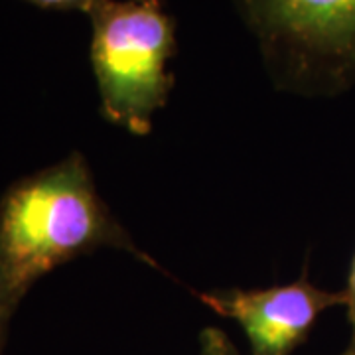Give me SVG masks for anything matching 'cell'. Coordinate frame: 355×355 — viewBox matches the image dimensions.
Instances as JSON below:
<instances>
[{
    "label": "cell",
    "instance_id": "2",
    "mask_svg": "<svg viewBox=\"0 0 355 355\" xmlns=\"http://www.w3.org/2000/svg\"><path fill=\"white\" fill-rule=\"evenodd\" d=\"M87 14L103 116L132 135L150 132L174 85L166 71L176 53L172 18L162 0H95Z\"/></svg>",
    "mask_w": 355,
    "mask_h": 355
},
{
    "label": "cell",
    "instance_id": "9",
    "mask_svg": "<svg viewBox=\"0 0 355 355\" xmlns=\"http://www.w3.org/2000/svg\"><path fill=\"white\" fill-rule=\"evenodd\" d=\"M340 355H355V354H354V352H347V349H343V352Z\"/></svg>",
    "mask_w": 355,
    "mask_h": 355
},
{
    "label": "cell",
    "instance_id": "8",
    "mask_svg": "<svg viewBox=\"0 0 355 355\" xmlns=\"http://www.w3.org/2000/svg\"><path fill=\"white\" fill-rule=\"evenodd\" d=\"M16 308L2 304L0 302V355H4L6 340H8V330H10V322H12Z\"/></svg>",
    "mask_w": 355,
    "mask_h": 355
},
{
    "label": "cell",
    "instance_id": "1",
    "mask_svg": "<svg viewBox=\"0 0 355 355\" xmlns=\"http://www.w3.org/2000/svg\"><path fill=\"white\" fill-rule=\"evenodd\" d=\"M105 247L158 268L103 202L83 154L16 180L0 200V302L18 310L44 275Z\"/></svg>",
    "mask_w": 355,
    "mask_h": 355
},
{
    "label": "cell",
    "instance_id": "6",
    "mask_svg": "<svg viewBox=\"0 0 355 355\" xmlns=\"http://www.w3.org/2000/svg\"><path fill=\"white\" fill-rule=\"evenodd\" d=\"M345 296V312H347V324H349V343H347V352L355 354V254L352 266H349V275H347V284L343 288Z\"/></svg>",
    "mask_w": 355,
    "mask_h": 355
},
{
    "label": "cell",
    "instance_id": "5",
    "mask_svg": "<svg viewBox=\"0 0 355 355\" xmlns=\"http://www.w3.org/2000/svg\"><path fill=\"white\" fill-rule=\"evenodd\" d=\"M200 355H241L225 331L207 326L200 334Z\"/></svg>",
    "mask_w": 355,
    "mask_h": 355
},
{
    "label": "cell",
    "instance_id": "7",
    "mask_svg": "<svg viewBox=\"0 0 355 355\" xmlns=\"http://www.w3.org/2000/svg\"><path fill=\"white\" fill-rule=\"evenodd\" d=\"M40 8H53V10H83L89 12V8L95 4V0H24Z\"/></svg>",
    "mask_w": 355,
    "mask_h": 355
},
{
    "label": "cell",
    "instance_id": "3",
    "mask_svg": "<svg viewBox=\"0 0 355 355\" xmlns=\"http://www.w3.org/2000/svg\"><path fill=\"white\" fill-rule=\"evenodd\" d=\"M268 60L326 91L355 83V0H241Z\"/></svg>",
    "mask_w": 355,
    "mask_h": 355
},
{
    "label": "cell",
    "instance_id": "4",
    "mask_svg": "<svg viewBox=\"0 0 355 355\" xmlns=\"http://www.w3.org/2000/svg\"><path fill=\"white\" fill-rule=\"evenodd\" d=\"M198 298L217 316L241 326L251 355H292L306 343L322 312L345 304L343 291L318 288L306 272L284 286L200 292Z\"/></svg>",
    "mask_w": 355,
    "mask_h": 355
}]
</instances>
